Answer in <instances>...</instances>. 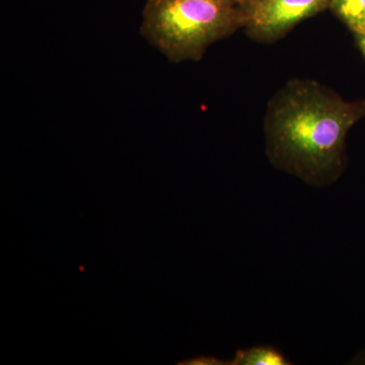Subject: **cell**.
<instances>
[{
	"instance_id": "1",
	"label": "cell",
	"mask_w": 365,
	"mask_h": 365,
	"mask_svg": "<svg viewBox=\"0 0 365 365\" xmlns=\"http://www.w3.org/2000/svg\"><path fill=\"white\" fill-rule=\"evenodd\" d=\"M364 118L365 98L349 102L316 81H289L266 113L269 160L307 184H332L345 170L348 132Z\"/></svg>"
},
{
	"instance_id": "2",
	"label": "cell",
	"mask_w": 365,
	"mask_h": 365,
	"mask_svg": "<svg viewBox=\"0 0 365 365\" xmlns=\"http://www.w3.org/2000/svg\"><path fill=\"white\" fill-rule=\"evenodd\" d=\"M244 26L239 0H148L141 35L170 61L200 60L217 41Z\"/></svg>"
},
{
	"instance_id": "3",
	"label": "cell",
	"mask_w": 365,
	"mask_h": 365,
	"mask_svg": "<svg viewBox=\"0 0 365 365\" xmlns=\"http://www.w3.org/2000/svg\"><path fill=\"white\" fill-rule=\"evenodd\" d=\"M330 4L331 0H248L242 4V28L254 40L273 42Z\"/></svg>"
},
{
	"instance_id": "4",
	"label": "cell",
	"mask_w": 365,
	"mask_h": 365,
	"mask_svg": "<svg viewBox=\"0 0 365 365\" xmlns=\"http://www.w3.org/2000/svg\"><path fill=\"white\" fill-rule=\"evenodd\" d=\"M330 9L355 35H365V0H331Z\"/></svg>"
},
{
	"instance_id": "5",
	"label": "cell",
	"mask_w": 365,
	"mask_h": 365,
	"mask_svg": "<svg viewBox=\"0 0 365 365\" xmlns=\"http://www.w3.org/2000/svg\"><path fill=\"white\" fill-rule=\"evenodd\" d=\"M228 364L232 365H288L292 364L272 346H254L249 349L239 350L235 359Z\"/></svg>"
},
{
	"instance_id": "6",
	"label": "cell",
	"mask_w": 365,
	"mask_h": 365,
	"mask_svg": "<svg viewBox=\"0 0 365 365\" xmlns=\"http://www.w3.org/2000/svg\"><path fill=\"white\" fill-rule=\"evenodd\" d=\"M356 37L357 45H359L360 51H361L362 54L365 57V35H362V34H357L355 35Z\"/></svg>"
},
{
	"instance_id": "7",
	"label": "cell",
	"mask_w": 365,
	"mask_h": 365,
	"mask_svg": "<svg viewBox=\"0 0 365 365\" xmlns=\"http://www.w3.org/2000/svg\"><path fill=\"white\" fill-rule=\"evenodd\" d=\"M240 2H241L242 4H244L245 2L248 1V0H239Z\"/></svg>"
}]
</instances>
